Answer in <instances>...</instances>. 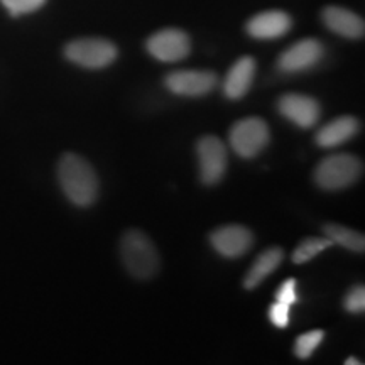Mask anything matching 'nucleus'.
<instances>
[{
	"label": "nucleus",
	"mask_w": 365,
	"mask_h": 365,
	"mask_svg": "<svg viewBox=\"0 0 365 365\" xmlns=\"http://www.w3.org/2000/svg\"><path fill=\"white\" fill-rule=\"evenodd\" d=\"M0 2L11 12V16L17 17L39 11L46 4V0H0Z\"/></svg>",
	"instance_id": "obj_20"
},
{
	"label": "nucleus",
	"mask_w": 365,
	"mask_h": 365,
	"mask_svg": "<svg viewBox=\"0 0 365 365\" xmlns=\"http://www.w3.org/2000/svg\"><path fill=\"white\" fill-rule=\"evenodd\" d=\"M323 232H325V235L331 240V244H339L341 247L352 250V252H364L365 239L360 232L336 225V223H327V225L323 227Z\"/></svg>",
	"instance_id": "obj_17"
},
{
	"label": "nucleus",
	"mask_w": 365,
	"mask_h": 365,
	"mask_svg": "<svg viewBox=\"0 0 365 365\" xmlns=\"http://www.w3.org/2000/svg\"><path fill=\"white\" fill-rule=\"evenodd\" d=\"M359 129L360 124L357 118L352 115H341L335 118V120H331L330 124L323 125L317 132V135H314V140H317L319 148L331 149L357 135Z\"/></svg>",
	"instance_id": "obj_15"
},
{
	"label": "nucleus",
	"mask_w": 365,
	"mask_h": 365,
	"mask_svg": "<svg viewBox=\"0 0 365 365\" xmlns=\"http://www.w3.org/2000/svg\"><path fill=\"white\" fill-rule=\"evenodd\" d=\"M281 115L301 129H312L319 118V105L314 98L299 93H287L277 102Z\"/></svg>",
	"instance_id": "obj_11"
},
{
	"label": "nucleus",
	"mask_w": 365,
	"mask_h": 365,
	"mask_svg": "<svg viewBox=\"0 0 365 365\" xmlns=\"http://www.w3.org/2000/svg\"><path fill=\"white\" fill-rule=\"evenodd\" d=\"M166 88L182 97H202L215 88L218 83L217 73L205 70L173 71L164 80Z\"/></svg>",
	"instance_id": "obj_8"
},
{
	"label": "nucleus",
	"mask_w": 365,
	"mask_h": 365,
	"mask_svg": "<svg viewBox=\"0 0 365 365\" xmlns=\"http://www.w3.org/2000/svg\"><path fill=\"white\" fill-rule=\"evenodd\" d=\"M331 245V240L323 239V237H309L304 239L293 252V262L294 264H307L308 261L317 257L318 254H322L323 250H327Z\"/></svg>",
	"instance_id": "obj_18"
},
{
	"label": "nucleus",
	"mask_w": 365,
	"mask_h": 365,
	"mask_svg": "<svg viewBox=\"0 0 365 365\" xmlns=\"http://www.w3.org/2000/svg\"><path fill=\"white\" fill-rule=\"evenodd\" d=\"M149 54L163 63H176L191 51L190 36L180 29H163L154 33L145 43Z\"/></svg>",
	"instance_id": "obj_7"
},
{
	"label": "nucleus",
	"mask_w": 365,
	"mask_h": 365,
	"mask_svg": "<svg viewBox=\"0 0 365 365\" xmlns=\"http://www.w3.org/2000/svg\"><path fill=\"white\" fill-rule=\"evenodd\" d=\"M276 301L284 303V304H287V307H293V304L298 303V294H296V281L294 279H287L282 282L279 287H277Z\"/></svg>",
	"instance_id": "obj_23"
},
{
	"label": "nucleus",
	"mask_w": 365,
	"mask_h": 365,
	"mask_svg": "<svg viewBox=\"0 0 365 365\" xmlns=\"http://www.w3.org/2000/svg\"><path fill=\"white\" fill-rule=\"evenodd\" d=\"M210 242L223 257L235 259L252 247L254 235L249 228L242 225H225L210 234Z\"/></svg>",
	"instance_id": "obj_10"
},
{
	"label": "nucleus",
	"mask_w": 365,
	"mask_h": 365,
	"mask_svg": "<svg viewBox=\"0 0 365 365\" xmlns=\"http://www.w3.org/2000/svg\"><path fill=\"white\" fill-rule=\"evenodd\" d=\"M200 178L205 185H217L227 170V149L218 137L205 135L196 144Z\"/></svg>",
	"instance_id": "obj_6"
},
{
	"label": "nucleus",
	"mask_w": 365,
	"mask_h": 365,
	"mask_svg": "<svg viewBox=\"0 0 365 365\" xmlns=\"http://www.w3.org/2000/svg\"><path fill=\"white\" fill-rule=\"evenodd\" d=\"M269 143V127L262 118L249 117L235 122L230 129V145L237 156L252 159Z\"/></svg>",
	"instance_id": "obj_5"
},
{
	"label": "nucleus",
	"mask_w": 365,
	"mask_h": 365,
	"mask_svg": "<svg viewBox=\"0 0 365 365\" xmlns=\"http://www.w3.org/2000/svg\"><path fill=\"white\" fill-rule=\"evenodd\" d=\"M293 19L282 11H266L247 22V33L255 39H277L289 33Z\"/></svg>",
	"instance_id": "obj_13"
},
{
	"label": "nucleus",
	"mask_w": 365,
	"mask_h": 365,
	"mask_svg": "<svg viewBox=\"0 0 365 365\" xmlns=\"http://www.w3.org/2000/svg\"><path fill=\"white\" fill-rule=\"evenodd\" d=\"M345 364H346V365H362V362H360V360H359V359H355V357L346 359V360H345Z\"/></svg>",
	"instance_id": "obj_24"
},
{
	"label": "nucleus",
	"mask_w": 365,
	"mask_h": 365,
	"mask_svg": "<svg viewBox=\"0 0 365 365\" xmlns=\"http://www.w3.org/2000/svg\"><path fill=\"white\" fill-rule=\"evenodd\" d=\"M362 175V163L352 154H333L323 159L314 170V181L327 191L344 190Z\"/></svg>",
	"instance_id": "obj_3"
},
{
	"label": "nucleus",
	"mask_w": 365,
	"mask_h": 365,
	"mask_svg": "<svg viewBox=\"0 0 365 365\" xmlns=\"http://www.w3.org/2000/svg\"><path fill=\"white\" fill-rule=\"evenodd\" d=\"M289 309L291 307L279 303V301L272 303L271 308H269V318H271L272 325H276L277 328H286L289 325Z\"/></svg>",
	"instance_id": "obj_22"
},
{
	"label": "nucleus",
	"mask_w": 365,
	"mask_h": 365,
	"mask_svg": "<svg viewBox=\"0 0 365 365\" xmlns=\"http://www.w3.org/2000/svg\"><path fill=\"white\" fill-rule=\"evenodd\" d=\"M282 259H284V252H282L281 247H271L264 250V252L255 259V262L252 264V267L249 269V272L245 274V289H254V287L261 284L267 276H271V274L281 266Z\"/></svg>",
	"instance_id": "obj_16"
},
{
	"label": "nucleus",
	"mask_w": 365,
	"mask_h": 365,
	"mask_svg": "<svg viewBox=\"0 0 365 365\" xmlns=\"http://www.w3.org/2000/svg\"><path fill=\"white\" fill-rule=\"evenodd\" d=\"M255 75V59L244 56L237 59L223 81V93L227 98L239 100L247 93Z\"/></svg>",
	"instance_id": "obj_14"
},
{
	"label": "nucleus",
	"mask_w": 365,
	"mask_h": 365,
	"mask_svg": "<svg viewBox=\"0 0 365 365\" xmlns=\"http://www.w3.org/2000/svg\"><path fill=\"white\" fill-rule=\"evenodd\" d=\"M120 255L127 271L137 279H150L159 269V255L153 242L139 230L125 232L120 242Z\"/></svg>",
	"instance_id": "obj_2"
},
{
	"label": "nucleus",
	"mask_w": 365,
	"mask_h": 365,
	"mask_svg": "<svg viewBox=\"0 0 365 365\" xmlns=\"http://www.w3.org/2000/svg\"><path fill=\"white\" fill-rule=\"evenodd\" d=\"M59 185L71 203L90 207L98 196V178L88 161L78 154L68 153L58 166Z\"/></svg>",
	"instance_id": "obj_1"
},
{
	"label": "nucleus",
	"mask_w": 365,
	"mask_h": 365,
	"mask_svg": "<svg viewBox=\"0 0 365 365\" xmlns=\"http://www.w3.org/2000/svg\"><path fill=\"white\" fill-rule=\"evenodd\" d=\"M117 54L115 44L100 38L75 39L65 48V56L71 63L88 68V70H100V68L112 65L117 59Z\"/></svg>",
	"instance_id": "obj_4"
},
{
	"label": "nucleus",
	"mask_w": 365,
	"mask_h": 365,
	"mask_svg": "<svg viewBox=\"0 0 365 365\" xmlns=\"http://www.w3.org/2000/svg\"><path fill=\"white\" fill-rule=\"evenodd\" d=\"M322 19L328 29L349 39H362L365 33L364 19L345 7L328 6L323 9Z\"/></svg>",
	"instance_id": "obj_12"
},
{
	"label": "nucleus",
	"mask_w": 365,
	"mask_h": 365,
	"mask_svg": "<svg viewBox=\"0 0 365 365\" xmlns=\"http://www.w3.org/2000/svg\"><path fill=\"white\" fill-rule=\"evenodd\" d=\"M323 336H325V331L323 330H312L308 333H303L296 340L294 354L303 360L309 359L314 354V350L318 349V345L323 341Z\"/></svg>",
	"instance_id": "obj_19"
},
{
	"label": "nucleus",
	"mask_w": 365,
	"mask_h": 365,
	"mask_svg": "<svg viewBox=\"0 0 365 365\" xmlns=\"http://www.w3.org/2000/svg\"><path fill=\"white\" fill-rule=\"evenodd\" d=\"M344 308L349 313H354V314L364 313V309H365V287L362 284L354 286L352 289L346 293L345 299H344Z\"/></svg>",
	"instance_id": "obj_21"
},
{
	"label": "nucleus",
	"mask_w": 365,
	"mask_h": 365,
	"mask_svg": "<svg viewBox=\"0 0 365 365\" xmlns=\"http://www.w3.org/2000/svg\"><path fill=\"white\" fill-rule=\"evenodd\" d=\"M325 48L317 39H303L287 48L277 59V68L284 73H301L312 70L322 61Z\"/></svg>",
	"instance_id": "obj_9"
}]
</instances>
